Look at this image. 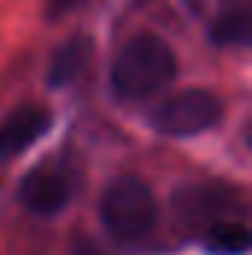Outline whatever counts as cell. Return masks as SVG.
<instances>
[{
    "label": "cell",
    "mask_w": 252,
    "mask_h": 255,
    "mask_svg": "<svg viewBox=\"0 0 252 255\" xmlns=\"http://www.w3.org/2000/svg\"><path fill=\"white\" fill-rule=\"evenodd\" d=\"M178 74V57L157 33H136L119 48L110 80L119 98L142 101L166 89Z\"/></svg>",
    "instance_id": "6da1fadb"
},
{
    "label": "cell",
    "mask_w": 252,
    "mask_h": 255,
    "mask_svg": "<svg viewBox=\"0 0 252 255\" xmlns=\"http://www.w3.org/2000/svg\"><path fill=\"white\" fill-rule=\"evenodd\" d=\"M101 220L107 232L122 244H139L151 235L157 223V202L145 181L133 175H119L101 196Z\"/></svg>",
    "instance_id": "7a4b0ae2"
},
{
    "label": "cell",
    "mask_w": 252,
    "mask_h": 255,
    "mask_svg": "<svg viewBox=\"0 0 252 255\" xmlns=\"http://www.w3.org/2000/svg\"><path fill=\"white\" fill-rule=\"evenodd\" d=\"M223 119V98L211 89H181L151 110V125L166 136H193Z\"/></svg>",
    "instance_id": "3957f363"
},
{
    "label": "cell",
    "mask_w": 252,
    "mask_h": 255,
    "mask_svg": "<svg viewBox=\"0 0 252 255\" xmlns=\"http://www.w3.org/2000/svg\"><path fill=\"white\" fill-rule=\"evenodd\" d=\"M175 214L190 229H208L220 220H232V211L241 208V196L235 190L223 187H205V184H190L181 187L172 196Z\"/></svg>",
    "instance_id": "277c9868"
},
{
    "label": "cell",
    "mask_w": 252,
    "mask_h": 255,
    "mask_svg": "<svg viewBox=\"0 0 252 255\" xmlns=\"http://www.w3.org/2000/svg\"><path fill=\"white\" fill-rule=\"evenodd\" d=\"M18 199L27 211L39 217H54L71 199V181L60 166H39L24 175L18 187Z\"/></svg>",
    "instance_id": "5b68a950"
},
{
    "label": "cell",
    "mask_w": 252,
    "mask_h": 255,
    "mask_svg": "<svg viewBox=\"0 0 252 255\" xmlns=\"http://www.w3.org/2000/svg\"><path fill=\"white\" fill-rule=\"evenodd\" d=\"M51 128V110L42 101H27L0 119V157L27 151Z\"/></svg>",
    "instance_id": "8992f818"
},
{
    "label": "cell",
    "mask_w": 252,
    "mask_h": 255,
    "mask_svg": "<svg viewBox=\"0 0 252 255\" xmlns=\"http://www.w3.org/2000/svg\"><path fill=\"white\" fill-rule=\"evenodd\" d=\"M89 57H92V39L77 33L71 39H65L63 45L54 51L51 57V65H48V83L51 86H68L74 83L83 68L89 65Z\"/></svg>",
    "instance_id": "52a82bcc"
},
{
    "label": "cell",
    "mask_w": 252,
    "mask_h": 255,
    "mask_svg": "<svg viewBox=\"0 0 252 255\" xmlns=\"http://www.w3.org/2000/svg\"><path fill=\"white\" fill-rule=\"evenodd\" d=\"M252 36V21L250 12L244 6H229L223 9L214 24H211V42L223 45V48H235V45H247Z\"/></svg>",
    "instance_id": "ba28073f"
},
{
    "label": "cell",
    "mask_w": 252,
    "mask_h": 255,
    "mask_svg": "<svg viewBox=\"0 0 252 255\" xmlns=\"http://www.w3.org/2000/svg\"><path fill=\"white\" fill-rule=\"evenodd\" d=\"M205 247L220 255H244L250 250V229L238 220H220L205 229Z\"/></svg>",
    "instance_id": "9c48e42d"
},
{
    "label": "cell",
    "mask_w": 252,
    "mask_h": 255,
    "mask_svg": "<svg viewBox=\"0 0 252 255\" xmlns=\"http://www.w3.org/2000/svg\"><path fill=\"white\" fill-rule=\"evenodd\" d=\"M86 0H45V18L48 21H60L65 15L77 12Z\"/></svg>",
    "instance_id": "30bf717a"
},
{
    "label": "cell",
    "mask_w": 252,
    "mask_h": 255,
    "mask_svg": "<svg viewBox=\"0 0 252 255\" xmlns=\"http://www.w3.org/2000/svg\"><path fill=\"white\" fill-rule=\"evenodd\" d=\"M74 250H77V255H107V253H101L95 244H89V241H77Z\"/></svg>",
    "instance_id": "8fae6325"
}]
</instances>
